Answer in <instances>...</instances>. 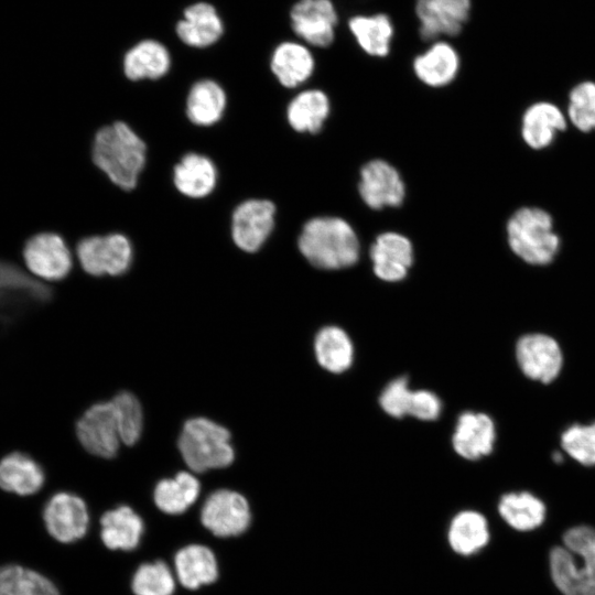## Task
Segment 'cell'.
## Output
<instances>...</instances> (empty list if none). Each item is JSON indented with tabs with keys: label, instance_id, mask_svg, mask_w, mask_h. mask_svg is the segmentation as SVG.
<instances>
[{
	"label": "cell",
	"instance_id": "obj_1",
	"mask_svg": "<svg viewBox=\"0 0 595 595\" xmlns=\"http://www.w3.org/2000/svg\"><path fill=\"white\" fill-rule=\"evenodd\" d=\"M549 565L563 595H595V529L586 524L569 529L563 545L550 551Z\"/></svg>",
	"mask_w": 595,
	"mask_h": 595
},
{
	"label": "cell",
	"instance_id": "obj_2",
	"mask_svg": "<svg viewBox=\"0 0 595 595\" xmlns=\"http://www.w3.org/2000/svg\"><path fill=\"white\" fill-rule=\"evenodd\" d=\"M145 143L122 121L99 129L93 143L95 165L125 191L137 185L145 164Z\"/></svg>",
	"mask_w": 595,
	"mask_h": 595
},
{
	"label": "cell",
	"instance_id": "obj_3",
	"mask_svg": "<svg viewBox=\"0 0 595 595\" xmlns=\"http://www.w3.org/2000/svg\"><path fill=\"white\" fill-rule=\"evenodd\" d=\"M299 249L317 268L335 270L355 264L359 242L351 226L338 217L309 220L299 237Z\"/></svg>",
	"mask_w": 595,
	"mask_h": 595
},
{
	"label": "cell",
	"instance_id": "obj_4",
	"mask_svg": "<svg viewBox=\"0 0 595 595\" xmlns=\"http://www.w3.org/2000/svg\"><path fill=\"white\" fill-rule=\"evenodd\" d=\"M507 239L511 251L531 266L551 263L560 249L552 216L539 207L516 210L507 223Z\"/></svg>",
	"mask_w": 595,
	"mask_h": 595
},
{
	"label": "cell",
	"instance_id": "obj_5",
	"mask_svg": "<svg viewBox=\"0 0 595 595\" xmlns=\"http://www.w3.org/2000/svg\"><path fill=\"white\" fill-rule=\"evenodd\" d=\"M177 445L188 468L196 473L227 467L235 458L229 431L207 418L187 420Z\"/></svg>",
	"mask_w": 595,
	"mask_h": 595
},
{
	"label": "cell",
	"instance_id": "obj_6",
	"mask_svg": "<svg viewBox=\"0 0 595 595\" xmlns=\"http://www.w3.org/2000/svg\"><path fill=\"white\" fill-rule=\"evenodd\" d=\"M80 267L90 275H120L132 262V246L122 234L90 236L76 247Z\"/></svg>",
	"mask_w": 595,
	"mask_h": 595
},
{
	"label": "cell",
	"instance_id": "obj_7",
	"mask_svg": "<svg viewBox=\"0 0 595 595\" xmlns=\"http://www.w3.org/2000/svg\"><path fill=\"white\" fill-rule=\"evenodd\" d=\"M76 434L84 448L93 455L111 458L120 447V430L111 401L88 408L76 423Z\"/></svg>",
	"mask_w": 595,
	"mask_h": 595
},
{
	"label": "cell",
	"instance_id": "obj_8",
	"mask_svg": "<svg viewBox=\"0 0 595 595\" xmlns=\"http://www.w3.org/2000/svg\"><path fill=\"white\" fill-rule=\"evenodd\" d=\"M516 359L526 377L542 383L555 380L563 367L560 344L543 333L521 336L516 344Z\"/></svg>",
	"mask_w": 595,
	"mask_h": 595
},
{
	"label": "cell",
	"instance_id": "obj_9",
	"mask_svg": "<svg viewBox=\"0 0 595 595\" xmlns=\"http://www.w3.org/2000/svg\"><path fill=\"white\" fill-rule=\"evenodd\" d=\"M201 520L204 527L217 537H235L249 528L251 511L241 494L230 489H218L206 498Z\"/></svg>",
	"mask_w": 595,
	"mask_h": 595
},
{
	"label": "cell",
	"instance_id": "obj_10",
	"mask_svg": "<svg viewBox=\"0 0 595 595\" xmlns=\"http://www.w3.org/2000/svg\"><path fill=\"white\" fill-rule=\"evenodd\" d=\"M28 270L36 278L47 281L64 279L73 267L72 253L64 239L55 232L32 236L23 247Z\"/></svg>",
	"mask_w": 595,
	"mask_h": 595
},
{
	"label": "cell",
	"instance_id": "obj_11",
	"mask_svg": "<svg viewBox=\"0 0 595 595\" xmlns=\"http://www.w3.org/2000/svg\"><path fill=\"white\" fill-rule=\"evenodd\" d=\"M42 515L47 532L58 542H75L87 532L88 510L85 501L75 494H54L45 504Z\"/></svg>",
	"mask_w": 595,
	"mask_h": 595
},
{
	"label": "cell",
	"instance_id": "obj_12",
	"mask_svg": "<svg viewBox=\"0 0 595 595\" xmlns=\"http://www.w3.org/2000/svg\"><path fill=\"white\" fill-rule=\"evenodd\" d=\"M275 206L268 199H248L239 204L231 218V237L238 248L255 252L261 248L274 226Z\"/></svg>",
	"mask_w": 595,
	"mask_h": 595
},
{
	"label": "cell",
	"instance_id": "obj_13",
	"mask_svg": "<svg viewBox=\"0 0 595 595\" xmlns=\"http://www.w3.org/2000/svg\"><path fill=\"white\" fill-rule=\"evenodd\" d=\"M294 33L317 47L329 46L338 18L331 0H299L290 12Z\"/></svg>",
	"mask_w": 595,
	"mask_h": 595
},
{
	"label": "cell",
	"instance_id": "obj_14",
	"mask_svg": "<svg viewBox=\"0 0 595 595\" xmlns=\"http://www.w3.org/2000/svg\"><path fill=\"white\" fill-rule=\"evenodd\" d=\"M469 11L470 0H416L415 13L421 22V39L432 41L441 35L459 34Z\"/></svg>",
	"mask_w": 595,
	"mask_h": 595
},
{
	"label": "cell",
	"instance_id": "obj_15",
	"mask_svg": "<svg viewBox=\"0 0 595 595\" xmlns=\"http://www.w3.org/2000/svg\"><path fill=\"white\" fill-rule=\"evenodd\" d=\"M359 193L370 208L399 206L404 198V184L393 166L382 160H374L360 171Z\"/></svg>",
	"mask_w": 595,
	"mask_h": 595
},
{
	"label": "cell",
	"instance_id": "obj_16",
	"mask_svg": "<svg viewBox=\"0 0 595 595\" xmlns=\"http://www.w3.org/2000/svg\"><path fill=\"white\" fill-rule=\"evenodd\" d=\"M495 441L496 426L488 414L466 411L459 415L453 435V446L459 456L479 459L491 453Z\"/></svg>",
	"mask_w": 595,
	"mask_h": 595
},
{
	"label": "cell",
	"instance_id": "obj_17",
	"mask_svg": "<svg viewBox=\"0 0 595 595\" xmlns=\"http://www.w3.org/2000/svg\"><path fill=\"white\" fill-rule=\"evenodd\" d=\"M370 259L376 275L387 282L402 280L413 261L410 240L397 232H385L377 237L370 248Z\"/></svg>",
	"mask_w": 595,
	"mask_h": 595
},
{
	"label": "cell",
	"instance_id": "obj_18",
	"mask_svg": "<svg viewBox=\"0 0 595 595\" xmlns=\"http://www.w3.org/2000/svg\"><path fill=\"white\" fill-rule=\"evenodd\" d=\"M565 128L566 117L558 106L549 101L532 104L521 119V137L533 150L549 147L558 132Z\"/></svg>",
	"mask_w": 595,
	"mask_h": 595
},
{
	"label": "cell",
	"instance_id": "obj_19",
	"mask_svg": "<svg viewBox=\"0 0 595 595\" xmlns=\"http://www.w3.org/2000/svg\"><path fill=\"white\" fill-rule=\"evenodd\" d=\"M51 296V290L20 268L0 261V318L10 312V306L29 302H45Z\"/></svg>",
	"mask_w": 595,
	"mask_h": 595
},
{
	"label": "cell",
	"instance_id": "obj_20",
	"mask_svg": "<svg viewBox=\"0 0 595 595\" xmlns=\"http://www.w3.org/2000/svg\"><path fill=\"white\" fill-rule=\"evenodd\" d=\"M41 465L30 455L13 452L0 459V488L18 496H31L44 485Z\"/></svg>",
	"mask_w": 595,
	"mask_h": 595
},
{
	"label": "cell",
	"instance_id": "obj_21",
	"mask_svg": "<svg viewBox=\"0 0 595 595\" xmlns=\"http://www.w3.org/2000/svg\"><path fill=\"white\" fill-rule=\"evenodd\" d=\"M224 25L216 9L205 2L195 3L184 11V19L176 25L178 37L193 47L214 44L223 34Z\"/></svg>",
	"mask_w": 595,
	"mask_h": 595
},
{
	"label": "cell",
	"instance_id": "obj_22",
	"mask_svg": "<svg viewBox=\"0 0 595 595\" xmlns=\"http://www.w3.org/2000/svg\"><path fill=\"white\" fill-rule=\"evenodd\" d=\"M217 171L205 155L188 153L175 165L173 182L180 193L192 198L207 196L216 186Z\"/></svg>",
	"mask_w": 595,
	"mask_h": 595
},
{
	"label": "cell",
	"instance_id": "obj_23",
	"mask_svg": "<svg viewBox=\"0 0 595 595\" xmlns=\"http://www.w3.org/2000/svg\"><path fill=\"white\" fill-rule=\"evenodd\" d=\"M100 523L102 542L111 550L136 549L144 530L141 517L129 506H119L107 511Z\"/></svg>",
	"mask_w": 595,
	"mask_h": 595
},
{
	"label": "cell",
	"instance_id": "obj_24",
	"mask_svg": "<svg viewBox=\"0 0 595 595\" xmlns=\"http://www.w3.org/2000/svg\"><path fill=\"white\" fill-rule=\"evenodd\" d=\"M174 563L180 582L190 589L210 584L218 576L216 558L205 545L190 544L182 548L175 554Z\"/></svg>",
	"mask_w": 595,
	"mask_h": 595
},
{
	"label": "cell",
	"instance_id": "obj_25",
	"mask_svg": "<svg viewBox=\"0 0 595 595\" xmlns=\"http://www.w3.org/2000/svg\"><path fill=\"white\" fill-rule=\"evenodd\" d=\"M458 67L459 58L456 51L443 41L435 42L413 62L418 78L432 87L450 84L455 78Z\"/></svg>",
	"mask_w": 595,
	"mask_h": 595
},
{
	"label": "cell",
	"instance_id": "obj_26",
	"mask_svg": "<svg viewBox=\"0 0 595 595\" xmlns=\"http://www.w3.org/2000/svg\"><path fill=\"white\" fill-rule=\"evenodd\" d=\"M489 539L488 522L478 511H461L453 517L448 526V544L455 553L464 556L473 555L484 549Z\"/></svg>",
	"mask_w": 595,
	"mask_h": 595
},
{
	"label": "cell",
	"instance_id": "obj_27",
	"mask_svg": "<svg viewBox=\"0 0 595 595\" xmlns=\"http://www.w3.org/2000/svg\"><path fill=\"white\" fill-rule=\"evenodd\" d=\"M271 69L280 84L292 88L304 83L314 71V58L304 45L283 42L272 54Z\"/></svg>",
	"mask_w": 595,
	"mask_h": 595
},
{
	"label": "cell",
	"instance_id": "obj_28",
	"mask_svg": "<svg viewBox=\"0 0 595 595\" xmlns=\"http://www.w3.org/2000/svg\"><path fill=\"white\" fill-rule=\"evenodd\" d=\"M171 58L161 43L145 40L130 48L123 58L125 75L131 80L156 79L167 73Z\"/></svg>",
	"mask_w": 595,
	"mask_h": 595
},
{
	"label": "cell",
	"instance_id": "obj_29",
	"mask_svg": "<svg viewBox=\"0 0 595 595\" xmlns=\"http://www.w3.org/2000/svg\"><path fill=\"white\" fill-rule=\"evenodd\" d=\"M498 512L512 529L521 532L539 528L545 519V505L529 491L508 493L498 504Z\"/></svg>",
	"mask_w": 595,
	"mask_h": 595
},
{
	"label": "cell",
	"instance_id": "obj_30",
	"mask_svg": "<svg viewBox=\"0 0 595 595\" xmlns=\"http://www.w3.org/2000/svg\"><path fill=\"white\" fill-rule=\"evenodd\" d=\"M226 108V94L214 80L195 83L186 99L187 118L197 126H212L217 122Z\"/></svg>",
	"mask_w": 595,
	"mask_h": 595
},
{
	"label": "cell",
	"instance_id": "obj_31",
	"mask_svg": "<svg viewBox=\"0 0 595 595\" xmlns=\"http://www.w3.org/2000/svg\"><path fill=\"white\" fill-rule=\"evenodd\" d=\"M198 479L187 472H180L173 478L160 480L154 488V502L169 515H180L187 510L198 498Z\"/></svg>",
	"mask_w": 595,
	"mask_h": 595
},
{
	"label": "cell",
	"instance_id": "obj_32",
	"mask_svg": "<svg viewBox=\"0 0 595 595\" xmlns=\"http://www.w3.org/2000/svg\"><path fill=\"white\" fill-rule=\"evenodd\" d=\"M314 347L318 364L331 372H343L353 363V343L347 333L337 326L322 328L315 337Z\"/></svg>",
	"mask_w": 595,
	"mask_h": 595
},
{
	"label": "cell",
	"instance_id": "obj_33",
	"mask_svg": "<svg viewBox=\"0 0 595 595\" xmlns=\"http://www.w3.org/2000/svg\"><path fill=\"white\" fill-rule=\"evenodd\" d=\"M329 112L327 96L316 89L300 93L288 107V121L299 132L315 133L321 130Z\"/></svg>",
	"mask_w": 595,
	"mask_h": 595
},
{
	"label": "cell",
	"instance_id": "obj_34",
	"mask_svg": "<svg viewBox=\"0 0 595 595\" xmlns=\"http://www.w3.org/2000/svg\"><path fill=\"white\" fill-rule=\"evenodd\" d=\"M348 25L367 54L383 57L389 53L393 26L387 14L356 15L349 20Z\"/></svg>",
	"mask_w": 595,
	"mask_h": 595
},
{
	"label": "cell",
	"instance_id": "obj_35",
	"mask_svg": "<svg viewBox=\"0 0 595 595\" xmlns=\"http://www.w3.org/2000/svg\"><path fill=\"white\" fill-rule=\"evenodd\" d=\"M131 586L136 595H172L175 582L169 566L162 561H156L139 566Z\"/></svg>",
	"mask_w": 595,
	"mask_h": 595
},
{
	"label": "cell",
	"instance_id": "obj_36",
	"mask_svg": "<svg viewBox=\"0 0 595 595\" xmlns=\"http://www.w3.org/2000/svg\"><path fill=\"white\" fill-rule=\"evenodd\" d=\"M110 401L117 414L121 442L133 445L143 429V412L139 400L131 392L123 391Z\"/></svg>",
	"mask_w": 595,
	"mask_h": 595
},
{
	"label": "cell",
	"instance_id": "obj_37",
	"mask_svg": "<svg viewBox=\"0 0 595 595\" xmlns=\"http://www.w3.org/2000/svg\"><path fill=\"white\" fill-rule=\"evenodd\" d=\"M561 446L577 463L595 466V422L566 428L561 434Z\"/></svg>",
	"mask_w": 595,
	"mask_h": 595
},
{
	"label": "cell",
	"instance_id": "obj_38",
	"mask_svg": "<svg viewBox=\"0 0 595 595\" xmlns=\"http://www.w3.org/2000/svg\"><path fill=\"white\" fill-rule=\"evenodd\" d=\"M567 117L582 132L595 130V83L577 84L569 95Z\"/></svg>",
	"mask_w": 595,
	"mask_h": 595
},
{
	"label": "cell",
	"instance_id": "obj_39",
	"mask_svg": "<svg viewBox=\"0 0 595 595\" xmlns=\"http://www.w3.org/2000/svg\"><path fill=\"white\" fill-rule=\"evenodd\" d=\"M413 391L409 389L404 378L392 380L381 392L379 403L391 416L402 418L409 414Z\"/></svg>",
	"mask_w": 595,
	"mask_h": 595
},
{
	"label": "cell",
	"instance_id": "obj_40",
	"mask_svg": "<svg viewBox=\"0 0 595 595\" xmlns=\"http://www.w3.org/2000/svg\"><path fill=\"white\" fill-rule=\"evenodd\" d=\"M32 571L13 563L0 565V595H31Z\"/></svg>",
	"mask_w": 595,
	"mask_h": 595
},
{
	"label": "cell",
	"instance_id": "obj_41",
	"mask_svg": "<svg viewBox=\"0 0 595 595\" xmlns=\"http://www.w3.org/2000/svg\"><path fill=\"white\" fill-rule=\"evenodd\" d=\"M442 404L439 397L428 390L413 391L409 414L424 421L439 418Z\"/></svg>",
	"mask_w": 595,
	"mask_h": 595
},
{
	"label": "cell",
	"instance_id": "obj_42",
	"mask_svg": "<svg viewBox=\"0 0 595 595\" xmlns=\"http://www.w3.org/2000/svg\"><path fill=\"white\" fill-rule=\"evenodd\" d=\"M31 595H60V592L48 577L33 570Z\"/></svg>",
	"mask_w": 595,
	"mask_h": 595
}]
</instances>
